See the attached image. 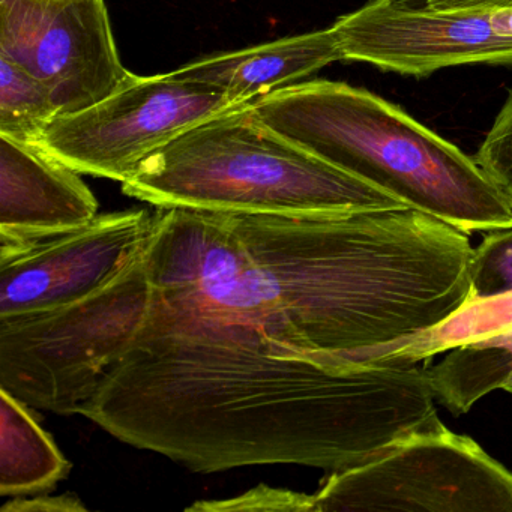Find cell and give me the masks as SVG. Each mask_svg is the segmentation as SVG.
<instances>
[{"label":"cell","mask_w":512,"mask_h":512,"mask_svg":"<svg viewBox=\"0 0 512 512\" xmlns=\"http://www.w3.org/2000/svg\"><path fill=\"white\" fill-rule=\"evenodd\" d=\"M250 106L305 151L466 235L512 227L511 208L475 157L367 89L310 80Z\"/></svg>","instance_id":"6da1fadb"},{"label":"cell","mask_w":512,"mask_h":512,"mask_svg":"<svg viewBox=\"0 0 512 512\" xmlns=\"http://www.w3.org/2000/svg\"><path fill=\"white\" fill-rule=\"evenodd\" d=\"M154 208L337 215L407 209L401 200L272 130L250 103L188 128L122 184Z\"/></svg>","instance_id":"7a4b0ae2"},{"label":"cell","mask_w":512,"mask_h":512,"mask_svg":"<svg viewBox=\"0 0 512 512\" xmlns=\"http://www.w3.org/2000/svg\"><path fill=\"white\" fill-rule=\"evenodd\" d=\"M149 305L145 251L80 301L0 319V389L32 409L80 415L130 349Z\"/></svg>","instance_id":"3957f363"},{"label":"cell","mask_w":512,"mask_h":512,"mask_svg":"<svg viewBox=\"0 0 512 512\" xmlns=\"http://www.w3.org/2000/svg\"><path fill=\"white\" fill-rule=\"evenodd\" d=\"M314 499L316 512H512V472L440 425L332 472Z\"/></svg>","instance_id":"277c9868"},{"label":"cell","mask_w":512,"mask_h":512,"mask_svg":"<svg viewBox=\"0 0 512 512\" xmlns=\"http://www.w3.org/2000/svg\"><path fill=\"white\" fill-rule=\"evenodd\" d=\"M239 104L226 92L179 79L173 71L130 73L100 103L58 116L37 145L80 175L124 184L170 140Z\"/></svg>","instance_id":"5b68a950"},{"label":"cell","mask_w":512,"mask_h":512,"mask_svg":"<svg viewBox=\"0 0 512 512\" xmlns=\"http://www.w3.org/2000/svg\"><path fill=\"white\" fill-rule=\"evenodd\" d=\"M0 56L41 80L61 115L100 103L130 76L104 0H0Z\"/></svg>","instance_id":"8992f818"},{"label":"cell","mask_w":512,"mask_h":512,"mask_svg":"<svg viewBox=\"0 0 512 512\" xmlns=\"http://www.w3.org/2000/svg\"><path fill=\"white\" fill-rule=\"evenodd\" d=\"M157 208L98 214L88 224L0 242V319L80 301L136 262L151 241Z\"/></svg>","instance_id":"52a82bcc"},{"label":"cell","mask_w":512,"mask_h":512,"mask_svg":"<svg viewBox=\"0 0 512 512\" xmlns=\"http://www.w3.org/2000/svg\"><path fill=\"white\" fill-rule=\"evenodd\" d=\"M344 61L404 76L458 65H512V38L494 31L490 11L415 8L404 0H368L335 20Z\"/></svg>","instance_id":"ba28073f"},{"label":"cell","mask_w":512,"mask_h":512,"mask_svg":"<svg viewBox=\"0 0 512 512\" xmlns=\"http://www.w3.org/2000/svg\"><path fill=\"white\" fill-rule=\"evenodd\" d=\"M79 175L37 143L0 136V242L56 235L94 220L98 202Z\"/></svg>","instance_id":"9c48e42d"},{"label":"cell","mask_w":512,"mask_h":512,"mask_svg":"<svg viewBox=\"0 0 512 512\" xmlns=\"http://www.w3.org/2000/svg\"><path fill=\"white\" fill-rule=\"evenodd\" d=\"M344 61L334 29L280 38L236 52L208 56L173 71L179 79L226 92L238 103L295 85L299 80Z\"/></svg>","instance_id":"30bf717a"},{"label":"cell","mask_w":512,"mask_h":512,"mask_svg":"<svg viewBox=\"0 0 512 512\" xmlns=\"http://www.w3.org/2000/svg\"><path fill=\"white\" fill-rule=\"evenodd\" d=\"M71 463L28 406L0 389V494L49 493L67 478Z\"/></svg>","instance_id":"8fae6325"},{"label":"cell","mask_w":512,"mask_h":512,"mask_svg":"<svg viewBox=\"0 0 512 512\" xmlns=\"http://www.w3.org/2000/svg\"><path fill=\"white\" fill-rule=\"evenodd\" d=\"M442 361L425 368L434 397L451 412L466 413L481 398L512 376V329L445 352Z\"/></svg>","instance_id":"7c38bea8"},{"label":"cell","mask_w":512,"mask_h":512,"mask_svg":"<svg viewBox=\"0 0 512 512\" xmlns=\"http://www.w3.org/2000/svg\"><path fill=\"white\" fill-rule=\"evenodd\" d=\"M508 329H512V290L491 298L469 299L433 328L365 353L361 364H418Z\"/></svg>","instance_id":"4fadbf2b"},{"label":"cell","mask_w":512,"mask_h":512,"mask_svg":"<svg viewBox=\"0 0 512 512\" xmlns=\"http://www.w3.org/2000/svg\"><path fill=\"white\" fill-rule=\"evenodd\" d=\"M59 112L52 91L37 77L0 56V136L38 143Z\"/></svg>","instance_id":"5bb4252c"},{"label":"cell","mask_w":512,"mask_h":512,"mask_svg":"<svg viewBox=\"0 0 512 512\" xmlns=\"http://www.w3.org/2000/svg\"><path fill=\"white\" fill-rule=\"evenodd\" d=\"M470 299L512 290V227L485 233L470 260Z\"/></svg>","instance_id":"9a60e30c"},{"label":"cell","mask_w":512,"mask_h":512,"mask_svg":"<svg viewBox=\"0 0 512 512\" xmlns=\"http://www.w3.org/2000/svg\"><path fill=\"white\" fill-rule=\"evenodd\" d=\"M475 160L512 211V91L479 146Z\"/></svg>","instance_id":"2e32d148"},{"label":"cell","mask_w":512,"mask_h":512,"mask_svg":"<svg viewBox=\"0 0 512 512\" xmlns=\"http://www.w3.org/2000/svg\"><path fill=\"white\" fill-rule=\"evenodd\" d=\"M187 511H275L316 512L314 494L259 485L241 496L227 500L194 503Z\"/></svg>","instance_id":"e0dca14e"},{"label":"cell","mask_w":512,"mask_h":512,"mask_svg":"<svg viewBox=\"0 0 512 512\" xmlns=\"http://www.w3.org/2000/svg\"><path fill=\"white\" fill-rule=\"evenodd\" d=\"M86 511L82 500L73 493L49 496L47 493L35 497H13L2 506V512H76Z\"/></svg>","instance_id":"ac0fdd59"},{"label":"cell","mask_w":512,"mask_h":512,"mask_svg":"<svg viewBox=\"0 0 512 512\" xmlns=\"http://www.w3.org/2000/svg\"><path fill=\"white\" fill-rule=\"evenodd\" d=\"M425 7L439 11H493L511 8L512 0H427Z\"/></svg>","instance_id":"d6986e66"},{"label":"cell","mask_w":512,"mask_h":512,"mask_svg":"<svg viewBox=\"0 0 512 512\" xmlns=\"http://www.w3.org/2000/svg\"><path fill=\"white\" fill-rule=\"evenodd\" d=\"M490 22L497 34L512 38V7L490 11Z\"/></svg>","instance_id":"ffe728a7"},{"label":"cell","mask_w":512,"mask_h":512,"mask_svg":"<svg viewBox=\"0 0 512 512\" xmlns=\"http://www.w3.org/2000/svg\"><path fill=\"white\" fill-rule=\"evenodd\" d=\"M503 389H505L506 392H509V394H512V376L509 377V380L506 382V385L503 386Z\"/></svg>","instance_id":"44dd1931"},{"label":"cell","mask_w":512,"mask_h":512,"mask_svg":"<svg viewBox=\"0 0 512 512\" xmlns=\"http://www.w3.org/2000/svg\"><path fill=\"white\" fill-rule=\"evenodd\" d=\"M56 2H70V0H56Z\"/></svg>","instance_id":"7402d4cb"}]
</instances>
